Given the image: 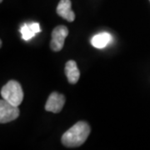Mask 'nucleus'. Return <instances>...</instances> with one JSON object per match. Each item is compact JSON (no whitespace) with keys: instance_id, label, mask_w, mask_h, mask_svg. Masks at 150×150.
<instances>
[{"instance_id":"nucleus-1","label":"nucleus","mask_w":150,"mask_h":150,"mask_svg":"<svg viewBox=\"0 0 150 150\" xmlns=\"http://www.w3.org/2000/svg\"><path fill=\"white\" fill-rule=\"evenodd\" d=\"M90 131V126L88 123L79 121L64 134L62 136V144L68 148L79 147L85 143Z\"/></svg>"},{"instance_id":"nucleus-2","label":"nucleus","mask_w":150,"mask_h":150,"mask_svg":"<svg viewBox=\"0 0 150 150\" xmlns=\"http://www.w3.org/2000/svg\"><path fill=\"white\" fill-rule=\"evenodd\" d=\"M1 96L12 104L18 106L23 99V91L18 82L10 80L2 88Z\"/></svg>"},{"instance_id":"nucleus-3","label":"nucleus","mask_w":150,"mask_h":150,"mask_svg":"<svg viewBox=\"0 0 150 150\" xmlns=\"http://www.w3.org/2000/svg\"><path fill=\"white\" fill-rule=\"evenodd\" d=\"M19 116L18 106L8 102L4 98L0 101V123H7L15 120Z\"/></svg>"},{"instance_id":"nucleus-4","label":"nucleus","mask_w":150,"mask_h":150,"mask_svg":"<svg viewBox=\"0 0 150 150\" xmlns=\"http://www.w3.org/2000/svg\"><path fill=\"white\" fill-rule=\"evenodd\" d=\"M69 34V29L66 26H57L52 32V40L50 42V48L55 52H59L64 48L66 37Z\"/></svg>"},{"instance_id":"nucleus-5","label":"nucleus","mask_w":150,"mask_h":150,"mask_svg":"<svg viewBox=\"0 0 150 150\" xmlns=\"http://www.w3.org/2000/svg\"><path fill=\"white\" fill-rule=\"evenodd\" d=\"M65 103V97L57 92L52 93L45 104V110L54 113H58L64 108Z\"/></svg>"},{"instance_id":"nucleus-6","label":"nucleus","mask_w":150,"mask_h":150,"mask_svg":"<svg viewBox=\"0 0 150 150\" xmlns=\"http://www.w3.org/2000/svg\"><path fill=\"white\" fill-rule=\"evenodd\" d=\"M72 3L70 0H60L57 7V13L67 21L73 22L75 19V13L71 8Z\"/></svg>"},{"instance_id":"nucleus-7","label":"nucleus","mask_w":150,"mask_h":150,"mask_svg":"<svg viewBox=\"0 0 150 150\" xmlns=\"http://www.w3.org/2000/svg\"><path fill=\"white\" fill-rule=\"evenodd\" d=\"M65 74L68 78V81L71 84H75L78 83L80 77V72L78 69L76 62L74 60H69L65 64Z\"/></svg>"},{"instance_id":"nucleus-8","label":"nucleus","mask_w":150,"mask_h":150,"mask_svg":"<svg viewBox=\"0 0 150 150\" xmlns=\"http://www.w3.org/2000/svg\"><path fill=\"white\" fill-rule=\"evenodd\" d=\"M22 33V38L23 40L28 41L36 35V33L41 32L40 25L38 23H24L20 29Z\"/></svg>"},{"instance_id":"nucleus-9","label":"nucleus","mask_w":150,"mask_h":150,"mask_svg":"<svg viewBox=\"0 0 150 150\" xmlns=\"http://www.w3.org/2000/svg\"><path fill=\"white\" fill-rule=\"evenodd\" d=\"M112 36L110 33L106 32L100 33L92 38V45L96 48H103L111 43Z\"/></svg>"},{"instance_id":"nucleus-10","label":"nucleus","mask_w":150,"mask_h":150,"mask_svg":"<svg viewBox=\"0 0 150 150\" xmlns=\"http://www.w3.org/2000/svg\"><path fill=\"white\" fill-rule=\"evenodd\" d=\"M0 2H1V3H2V2H3V0H0Z\"/></svg>"},{"instance_id":"nucleus-11","label":"nucleus","mask_w":150,"mask_h":150,"mask_svg":"<svg viewBox=\"0 0 150 150\" xmlns=\"http://www.w3.org/2000/svg\"><path fill=\"white\" fill-rule=\"evenodd\" d=\"M149 1H150V0H149Z\"/></svg>"}]
</instances>
